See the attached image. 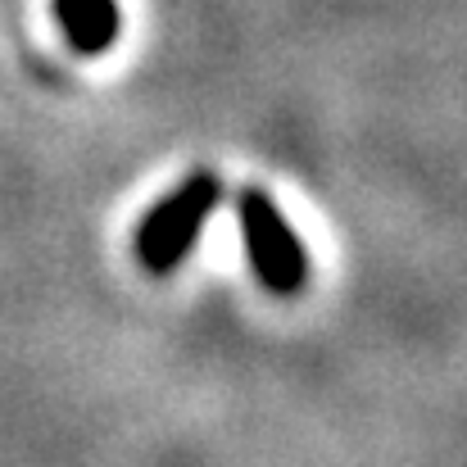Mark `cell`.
<instances>
[{"instance_id": "1", "label": "cell", "mask_w": 467, "mask_h": 467, "mask_svg": "<svg viewBox=\"0 0 467 467\" xmlns=\"http://www.w3.org/2000/svg\"><path fill=\"white\" fill-rule=\"evenodd\" d=\"M218 200H223V177H218L213 168L186 172L168 195H159L155 204H150V213L137 223V236H132L137 264H141L150 277L177 273V268L191 259L200 232L209 227Z\"/></svg>"}, {"instance_id": "2", "label": "cell", "mask_w": 467, "mask_h": 467, "mask_svg": "<svg viewBox=\"0 0 467 467\" xmlns=\"http://www.w3.org/2000/svg\"><path fill=\"white\" fill-rule=\"evenodd\" d=\"M236 227L245 241L250 273L268 296H300L309 282V254L277 200L264 186H241L236 191Z\"/></svg>"}, {"instance_id": "3", "label": "cell", "mask_w": 467, "mask_h": 467, "mask_svg": "<svg viewBox=\"0 0 467 467\" xmlns=\"http://www.w3.org/2000/svg\"><path fill=\"white\" fill-rule=\"evenodd\" d=\"M55 18L78 55H105L123 27L119 0H55Z\"/></svg>"}]
</instances>
